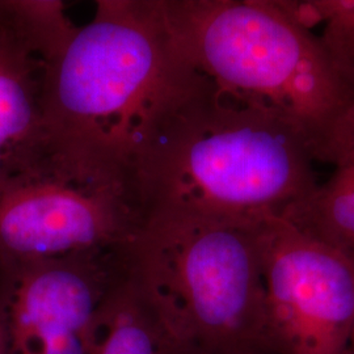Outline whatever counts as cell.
I'll return each mask as SVG.
<instances>
[{"instance_id": "1", "label": "cell", "mask_w": 354, "mask_h": 354, "mask_svg": "<svg viewBox=\"0 0 354 354\" xmlns=\"http://www.w3.org/2000/svg\"><path fill=\"white\" fill-rule=\"evenodd\" d=\"M209 84L178 50L159 0H100L46 62L51 143L134 177L177 112Z\"/></svg>"}, {"instance_id": "2", "label": "cell", "mask_w": 354, "mask_h": 354, "mask_svg": "<svg viewBox=\"0 0 354 354\" xmlns=\"http://www.w3.org/2000/svg\"><path fill=\"white\" fill-rule=\"evenodd\" d=\"M315 159L279 114L209 82L187 102L136 174L147 218L178 215L259 227L317 187Z\"/></svg>"}, {"instance_id": "3", "label": "cell", "mask_w": 354, "mask_h": 354, "mask_svg": "<svg viewBox=\"0 0 354 354\" xmlns=\"http://www.w3.org/2000/svg\"><path fill=\"white\" fill-rule=\"evenodd\" d=\"M178 50L221 93L295 127L319 163L332 165L354 96L317 39L279 0H159Z\"/></svg>"}, {"instance_id": "4", "label": "cell", "mask_w": 354, "mask_h": 354, "mask_svg": "<svg viewBox=\"0 0 354 354\" xmlns=\"http://www.w3.org/2000/svg\"><path fill=\"white\" fill-rule=\"evenodd\" d=\"M259 227L151 215L133 244L130 273L167 329L192 352L279 354Z\"/></svg>"}, {"instance_id": "5", "label": "cell", "mask_w": 354, "mask_h": 354, "mask_svg": "<svg viewBox=\"0 0 354 354\" xmlns=\"http://www.w3.org/2000/svg\"><path fill=\"white\" fill-rule=\"evenodd\" d=\"M146 221L134 177L51 143L0 188V261L129 250Z\"/></svg>"}, {"instance_id": "6", "label": "cell", "mask_w": 354, "mask_h": 354, "mask_svg": "<svg viewBox=\"0 0 354 354\" xmlns=\"http://www.w3.org/2000/svg\"><path fill=\"white\" fill-rule=\"evenodd\" d=\"M266 310L279 354H351L354 263L282 216L257 230Z\"/></svg>"}, {"instance_id": "7", "label": "cell", "mask_w": 354, "mask_h": 354, "mask_svg": "<svg viewBox=\"0 0 354 354\" xmlns=\"http://www.w3.org/2000/svg\"><path fill=\"white\" fill-rule=\"evenodd\" d=\"M130 250L0 261L6 354H91L102 304L130 270Z\"/></svg>"}, {"instance_id": "8", "label": "cell", "mask_w": 354, "mask_h": 354, "mask_svg": "<svg viewBox=\"0 0 354 354\" xmlns=\"http://www.w3.org/2000/svg\"><path fill=\"white\" fill-rule=\"evenodd\" d=\"M45 79L44 54L16 24L8 6L0 24V188L51 146Z\"/></svg>"}, {"instance_id": "9", "label": "cell", "mask_w": 354, "mask_h": 354, "mask_svg": "<svg viewBox=\"0 0 354 354\" xmlns=\"http://www.w3.org/2000/svg\"><path fill=\"white\" fill-rule=\"evenodd\" d=\"M332 165L328 180L281 216L354 263V114Z\"/></svg>"}, {"instance_id": "10", "label": "cell", "mask_w": 354, "mask_h": 354, "mask_svg": "<svg viewBox=\"0 0 354 354\" xmlns=\"http://www.w3.org/2000/svg\"><path fill=\"white\" fill-rule=\"evenodd\" d=\"M91 354H196L177 342L129 270L100 308Z\"/></svg>"}, {"instance_id": "11", "label": "cell", "mask_w": 354, "mask_h": 354, "mask_svg": "<svg viewBox=\"0 0 354 354\" xmlns=\"http://www.w3.org/2000/svg\"><path fill=\"white\" fill-rule=\"evenodd\" d=\"M304 26L354 96V0H279Z\"/></svg>"}, {"instance_id": "12", "label": "cell", "mask_w": 354, "mask_h": 354, "mask_svg": "<svg viewBox=\"0 0 354 354\" xmlns=\"http://www.w3.org/2000/svg\"><path fill=\"white\" fill-rule=\"evenodd\" d=\"M8 16V4L7 1H0V24L7 19Z\"/></svg>"}, {"instance_id": "13", "label": "cell", "mask_w": 354, "mask_h": 354, "mask_svg": "<svg viewBox=\"0 0 354 354\" xmlns=\"http://www.w3.org/2000/svg\"><path fill=\"white\" fill-rule=\"evenodd\" d=\"M0 354H6V342H4V333L0 324Z\"/></svg>"}, {"instance_id": "14", "label": "cell", "mask_w": 354, "mask_h": 354, "mask_svg": "<svg viewBox=\"0 0 354 354\" xmlns=\"http://www.w3.org/2000/svg\"><path fill=\"white\" fill-rule=\"evenodd\" d=\"M351 354H354V342H353V346H352V351H351Z\"/></svg>"}]
</instances>
